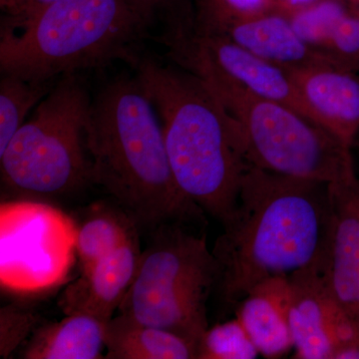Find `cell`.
<instances>
[{
  "label": "cell",
  "mask_w": 359,
  "mask_h": 359,
  "mask_svg": "<svg viewBox=\"0 0 359 359\" xmlns=\"http://www.w3.org/2000/svg\"><path fill=\"white\" fill-rule=\"evenodd\" d=\"M332 219L330 184L252 165L212 249L224 301L240 302L269 278L325 263Z\"/></svg>",
  "instance_id": "6da1fadb"
},
{
  "label": "cell",
  "mask_w": 359,
  "mask_h": 359,
  "mask_svg": "<svg viewBox=\"0 0 359 359\" xmlns=\"http://www.w3.org/2000/svg\"><path fill=\"white\" fill-rule=\"evenodd\" d=\"M91 184L100 186L139 228L204 223L175 179L159 116L138 78L121 77L92 99L85 127Z\"/></svg>",
  "instance_id": "7a4b0ae2"
},
{
  "label": "cell",
  "mask_w": 359,
  "mask_h": 359,
  "mask_svg": "<svg viewBox=\"0 0 359 359\" xmlns=\"http://www.w3.org/2000/svg\"><path fill=\"white\" fill-rule=\"evenodd\" d=\"M136 68L159 116L179 188L224 224L235 211L243 178L252 166L240 127L191 71L143 56Z\"/></svg>",
  "instance_id": "3957f363"
},
{
  "label": "cell",
  "mask_w": 359,
  "mask_h": 359,
  "mask_svg": "<svg viewBox=\"0 0 359 359\" xmlns=\"http://www.w3.org/2000/svg\"><path fill=\"white\" fill-rule=\"evenodd\" d=\"M131 0H60L20 22L1 21V74L46 82L117 61L136 67L153 25Z\"/></svg>",
  "instance_id": "277c9868"
},
{
  "label": "cell",
  "mask_w": 359,
  "mask_h": 359,
  "mask_svg": "<svg viewBox=\"0 0 359 359\" xmlns=\"http://www.w3.org/2000/svg\"><path fill=\"white\" fill-rule=\"evenodd\" d=\"M174 61L202 78L237 123L252 166L330 185L358 178L351 148L327 129L240 86L194 54L180 52Z\"/></svg>",
  "instance_id": "5b68a950"
},
{
  "label": "cell",
  "mask_w": 359,
  "mask_h": 359,
  "mask_svg": "<svg viewBox=\"0 0 359 359\" xmlns=\"http://www.w3.org/2000/svg\"><path fill=\"white\" fill-rule=\"evenodd\" d=\"M191 226L174 222L151 231L118 313L173 332L198 347L209 328L207 302L218 271L207 236Z\"/></svg>",
  "instance_id": "8992f818"
},
{
  "label": "cell",
  "mask_w": 359,
  "mask_h": 359,
  "mask_svg": "<svg viewBox=\"0 0 359 359\" xmlns=\"http://www.w3.org/2000/svg\"><path fill=\"white\" fill-rule=\"evenodd\" d=\"M91 103L77 74L59 78L0 154L2 183L9 192L41 199L91 183V161L85 154Z\"/></svg>",
  "instance_id": "52a82bcc"
},
{
  "label": "cell",
  "mask_w": 359,
  "mask_h": 359,
  "mask_svg": "<svg viewBox=\"0 0 359 359\" xmlns=\"http://www.w3.org/2000/svg\"><path fill=\"white\" fill-rule=\"evenodd\" d=\"M75 230L47 205L20 203L1 207V283L34 290L60 280L69 263Z\"/></svg>",
  "instance_id": "ba28073f"
},
{
  "label": "cell",
  "mask_w": 359,
  "mask_h": 359,
  "mask_svg": "<svg viewBox=\"0 0 359 359\" xmlns=\"http://www.w3.org/2000/svg\"><path fill=\"white\" fill-rule=\"evenodd\" d=\"M161 40L168 52H188L204 59L235 83L257 95L285 104L314 122L287 71L255 55L224 35L197 29L193 22H189L167 28Z\"/></svg>",
  "instance_id": "9c48e42d"
},
{
  "label": "cell",
  "mask_w": 359,
  "mask_h": 359,
  "mask_svg": "<svg viewBox=\"0 0 359 359\" xmlns=\"http://www.w3.org/2000/svg\"><path fill=\"white\" fill-rule=\"evenodd\" d=\"M325 263L287 276L294 358L332 359L337 347L359 340L327 289L323 275Z\"/></svg>",
  "instance_id": "30bf717a"
},
{
  "label": "cell",
  "mask_w": 359,
  "mask_h": 359,
  "mask_svg": "<svg viewBox=\"0 0 359 359\" xmlns=\"http://www.w3.org/2000/svg\"><path fill=\"white\" fill-rule=\"evenodd\" d=\"M330 188L334 219L323 275L332 299L359 337V179Z\"/></svg>",
  "instance_id": "8fae6325"
},
{
  "label": "cell",
  "mask_w": 359,
  "mask_h": 359,
  "mask_svg": "<svg viewBox=\"0 0 359 359\" xmlns=\"http://www.w3.org/2000/svg\"><path fill=\"white\" fill-rule=\"evenodd\" d=\"M142 250L138 237L93 266L80 271L58 299L65 316L86 314L107 323L114 316L138 271Z\"/></svg>",
  "instance_id": "7c38bea8"
},
{
  "label": "cell",
  "mask_w": 359,
  "mask_h": 359,
  "mask_svg": "<svg viewBox=\"0 0 359 359\" xmlns=\"http://www.w3.org/2000/svg\"><path fill=\"white\" fill-rule=\"evenodd\" d=\"M287 71L314 122L353 148L359 135V74L334 66Z\"/></svg>",
  "instance_id": "4fadbf2b"
},
{
  "label": "cell",
  "mask_w": 359,
  "mask_h": 359,
  "mask_svg": "<svg viewBox=\"0 0 359 359\" xmlns=\"http://www.w3.org/2000/svg\"><path fill=\"white\" fill-rule=\"evenodd\" d=\"M194 27L224 35L255 55L283 69L314 66L340 68L325 52L304 41L295 32L289 18L276 11L212 28Z\"/></svg>",
  "instance_id": "5bb4252c"
},
{
  "label": "cell",
  "mask_w": 359,
  "mask_h": 359,
  "mask_svg": "<svg viewBox=\"0 0 359 359\" xmlns=\"http://www.w3.org/2000/svg\"><path fill=\"white\" fill-rule=\"evenodd\" d=\"M287 276L269 278L240 302L237 318L261 355L280 358L294 349Z\"/></svg>",
  "instance_id": "9a60e30c"
},
{
  "label": "cell",
  "mask_w": 359,
  "mask_h": 359,
  "mask_svg": "<svg viewBox=\"0 0 359 359\" xmlns=\"http://www.w3.org/2000/svg\"><path fill=\"white\" fill-rule=\"evenodd\" d=\"M106 323L86 314L66 316L40 325L26 342L21 358L27 359L104 358Z\"/></svg>",
  "instance_id": "2e32d148"
},
{
  "label": "cell",
  "mask_w": 359,
  "mask_h": 359,
  "mask_svg": "<svg viewBox=\"0 0 359 359\" xmlns=\"http://www.w3.org/2000/svg\"><path fill=\"white\" fill-rule=\"evenodd\" d=\"M105 348L107 359L198 358V347L189 340L122 313L106 323Z\"/></svg>",
  "instance_id": "e0dca14e"
},
{
  "label": "cell",
  "mask_w": 359,
  "mask_h": 359,
  "mask_svg": "<svg viewBox=\"0 0 359 359\" xmlns=\"http://www.w3.org/2000/svg\"><path fill=\"white\" fill-rule=\"evenodd\" d=\"M138 224L124 210L100 208L75 230V250L80 271L93 266L138 237Z\"/></svg>",
  "instance_id": "ac0fdd59"
},
{
  "label": "cell",
  "mask_w": 359,
  "mask_h": 359,
  "mask_svg": "<svg viewBox=\"0 0 359 359\" xmlns=\"http://www.w3.org/2000/svg\"><path fill=\"white\" fill-rule=\"evenodd\" d=\"M57 80L29 81L14 75L2 74L0 81V154L25 124L29 111L39 105Z\"/></svg>",
  "instance_id": "d6986e66"
},
{
  "label": "cell",
  "mask_w": 359,
  "mask_h": 359,
  "mask_svg": "<svg viewBox=\"0 0 359 359\" xmlns=\"http://www.w3.org/2000/svg\"><path fill=\"white\" fill-rule=\"evenodd\" d=\"M349 7L344 0H318L287 18L304 41L323 51L335 26Z\"/></svg>",
  "instance_id": "ffe728a7"
},
{
  "label": "cell",
  "mask_w": 359,
  "mask_h": 359,
  "mask_svg": "<svg viewBox=\"0 0 359 359\" xmlns=\"http://www.w3.org/2000/svg\"><path fill=\"white\" fill-rule=\"evenodd\" d=\"M259 355L237 318L208 328L198 346L200 359H255Z\"/></svg>",
  "instance_id": "44dd1931"
},
{
  "label": "cell",
  "mask_w": 359,
  "mask_h": 359,
  "mask_svg": "<svg viewBox=\"0 0 359 359\" xmlns=\"http://www.w3.org/2000/svg\"><path fill=\"white\" fill-rule=\"evenodd\" d=\"M273 11V0H197L193 25L212 28Z\"/></svg>",
  "instance_id": "7402d4cb"
},
{
  "label": "cell",
  "mask_w": 359,
  "mask_h": 359,
  "mask_svg": "<svg viewBox=\"0 0 359 359\" xmlns=\"http://www.w3.org/2000/svg\"><path fill=\"white\" fill-rule=\"evenodd\" d=\"M37 320L23 309L6 306L0 311V354L8 358L36 330Z\"/></svg>",
  "instance_id": "603a6c76"
},
{
  "label": "cell",
  "mask_w": 359,
  "mask_h": 359,
  "mask_svg": "<svg viewBox=\"0 0 359 359\" xmlns=\"http://www.w3.org/2000/svg\"><path fill=\"white\" fill-rule=\"evenodd\" d=\"M153 21L158 15L163 16L167 25L192 20L194 11L190 0H131Z\"/></svg>",
  "instance_id": "cb8c5ba5"
},
{
  "label": "cell",
  "mask_w": 359,
  "mask_h": 359,
  "mask_svg": "<svg viewBox=\"0 0 359 359\" xmlns=\"http://www.w3.org/2000/svg\"><path fill=\"white\" fill-rule=\"evenodd\" d=\"M318 0H273V11L289 16L295 11H301L304 7L311 6Z\"/></svg>",
  "instance_id": "d4e9b609"
},
{
  "label": "cell",
  "mask_w": 359,
  "mask_h": 359,
  "mask_svg": "<svg viewBox=\"0 0 359 359\" xmlns=\"http://www.w3.org/2000/svg\"><path fill=\"white\" fill-rule=\"evenodd\" d=\"M332 359H359V340L346 342L337 347Z\"/></svg>",
  "instance_id": "484cf974"
},
{
  "label": "cell",
  "mask_w": 359,
  "mask_h": 359,
  "mask_svg": "<svg viewBox=\"0 0 359 359\" xmlns=\"http://www.w3.org/2000/svg\"><path fill=\"white\" fill-rule=\"evenodd\" d=\"M346 2L349 6L353 7V8L359 9V0H344Z\"/></svg>",
  "instance_id": "4316f807"
}]
</instances>
